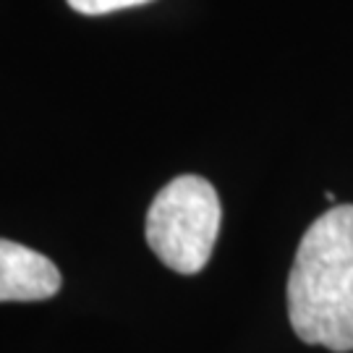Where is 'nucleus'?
Instances as JSON below:
<instances>
[{
    "mask_svg": "<svg viewBox=\"0 0 353 353\" xmlns=\"http://www.w3.org/2000/svg\"><path fill=\"white\" fill-rule=\"evenodd\" d=\"M288 316L309 345L353 351V204H338L303 233L288 275Z\"/></svg>",
    "mask_w": 353,
    "mask_h": 353,
    "instance_id": "1",
    "label": "nucleus"
},
{
    "mask_svg": "<svg viewBox=\"0 0 353 353\" xmlns=\"http://www.w3.org/2000/svg\"><path fill=\"white\" fill-rule=\"evenodd\" d=\"M220 217V196L207 178L178 176L160 189L147 212V243L173 272L196 275L212 256Z\"/></svg>",
    "mask_w": 353,
    "mask_h": 353,
    "instance_id": "2",
    "label": "nucleus"
},
{
    "mask_svg": "<svg viewBox=\"0 0 353 353\" xmlns=\"http://www.w3.org/2000/svg\"><path fill=\"white\" fill-rule=\"evenodd\" d=\"M61 285V270L45 254L0 239V301H45Z\"/></svg>",
    "mask_w": 353,
    "mask_h": 353,
    "instance_id": "3",
    "label": "nucleus"
},
{
    "mask_svg": "<svg viewBox=\"0 0 353 353\" xmlns=\"http://www.w3.org/2000/svg\"><path fill=\"white\" fill-rule=\"evenodd\" d=\"M144 3H152V0H68V6L84 16H105V13L123 11V8H134Z\"/></svg>",
    "mask_w": 353,
    "mask_h": 353,
    "instance_id": "4",
    "label": "nucleus"
}]
</instances>
